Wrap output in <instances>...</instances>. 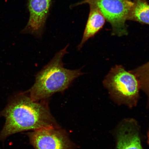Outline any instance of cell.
<instances>
[{
	"instance_id": "1",
	"label": "cell",
	"mask_w": 149,
	"mask_h": 149,
	"mask_svg": "<svg viewBox=\"0 0 149 149\" xmlns=\"http://www.w3.org/2000/svg\"><path fill=\"white\" fill-rule=\"evenodd\" d=\"M47 102L34 101L26 91L11 97L0 112V117L5 120L0 132V142L19 132L58 126Z\"/></svg>"
},
{
	"instance_id": "2",
	"label": "cell",
	"mask_w": 149,
	"mask_h": 149,
	"mask_svg": "<svg viewBox=\"0 0 149 149\" xmlns=\"http://www.w3.org/2000/svg\"><path fill=\"white\" fill-rule=\"evenodd\" d=\"M69 45L56 54L51 60L35 75L33 86L26 91L35 101H47L56 93L63 92L74 80L83 74L81 69L70 70L65 68L62 59L68 53Z\"/></svg>"
},
{
	"instance_id": "3",
	"label": "cell",
	"mask_w": 149,
	"mask_h": 149,
	"mask_svg": "<svg viewBox=\"0 0 149 149\" xmlns=\"http://www.w3.org/2000/svg\"><path fill=\"white\" fill-rule=\"evenodd\" d=\"M111 99L119 105L131 108L137 105L140 84L137 76L122 65L111 68L103 81Z\"/></svg>"
},
{
	"instance_id": "4",
	"label": "cell",
	"mask_w": 149,
	"mask_h": 149,
	"mask_svg": "<svg viewBox=\"0 0 149 149\" xmlns=\"http://www.w3.org/2000/svg\"><path fill=\"white\" fill-rule=\"evenodd\" d=\"M88 3L97 7L111 24L113 34L121 36L127 34L125 25L134 3L129 0H84L76 6Z\"/></svg>"
},
{
	"instance_id": "5",
	"label": "cell",
	"mask_w": 149,
	"mask_h": 149,
	"mask_svg": "<svg viewBox=\"0 0 149 149\" xmlns=\"http://www.w3.org/2000/svg\"><path fill=\"white\" fill-rule=\"evenodd\" d=\"M35 149H73L74 145L68 134L58 126L33 130L28 133Z\"/></svg>"
},
{
	"instance_id": "6",
	"label": "cell",
	"mask_w": 149,
	"mask_h": 149,
	"mask_svg": "<svg viewBox=\"0 0 149 149\" xmlns=\"http://www.w3.org/2000/svg\"><path fill=\"white\" fill-rule=\"evenodd\" d=\"M51 0H28L29 18L23 33H29L41 38L49 13Z\"/></svg>"
},
{
	"instance_id": "7",
	"label": "cell",
	"mask_w": 149,
	"mask_h": 149,
	"mask_svg": "<svg viewBox=\"0 0 149 149\" xmlns=\"http://www.w3.org/2000/svg\"><path fill=\"white\" fill-rule=\"evenodd\" d=\"M115 149H143L138 123L134 119L126 118L118 125L115 132Z\"/></svg>"
},
{
	"instance_id": "8",
	"label": "cell",
	"mask_w": 149,
	"mask_h": 149,
	"mask_svg": "<svg viewBox=\"0 0 149 149\" xmlns=\"http://www.w3.org/2000/svg\"><path fill=\"white\" fill-rule=\"evenodd\" d=\"M90 11L83 38L78 46V50H81L84 45L89 39L95 36L101 29L105 23V18L97 7L89 5Z\"/></svg>"
},
{
	"instance_id": "9",
	"label": "cell",
	"mask_w": 149,
	"mask_h": 149,
	"mask_svg": "<svg viewBox=\"0 0 149 149\" xmlns=\"http://www.w3.org/2000/svg\"><path fill=\"white\" fill-rule=\"evenodd\" d=\"M128 19L149 25V5L144 0H137Z\"/></svg>"
},
{
	"instance_id": "10",
	"label": "cell",
	"mask_w": 149,
	"mask_h": 149,
	"mask_svg": "<svg viewBox=\"0 0 149 149\" xmlns=\"http://www.w3.org/2000/svg\"><path fill=\"white\" fill-rule=\"evenodd\" d=\"M130 71L135 74L138 78L140 84L141 89H142L148 96V106L149 107V68L140 71H135L134 70Z\"/></svg>"
},
{
	"instance_id": "11",
	"label": "cell",
	"mask_w": 149,
	"mask_h": 149,
	"mask_svg": "<svg viewBox=\"0 0 149 149\" xmlns=\"http://www.w3.org/2000/svg\"><path fill=\"white\" fill-rule=\"evenodd\" d=\"M148 68H149V61L146 63V64L143 65L142 66L139 67L138 68L134 70L136 71H140L147 69Z\"/></svg>"
},
{
	"instance_id": "12",
	"label": "cell",
	"mask_w": 149,
	"mask_h": 149,
	"mask_svg": "<svg viewBox=\"0 0 149 149\" xmlns=\"http://www.w3.org/2000/svg\"><path fill=\"white\" fill-rule=\"evenodd\" d=\"M147 137H148V140H147V142L148 145H149V127L148 132V134H147Z\"/></svg>"
}]
</instances>
